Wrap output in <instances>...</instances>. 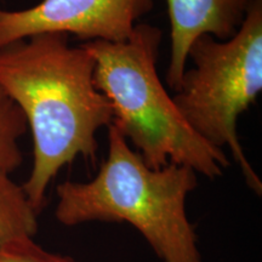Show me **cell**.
I'll return each mask as SVG.
<instances>
[{
  "label": "cell",
  "instance_id": "cell-1",
  "mask_svg": "<svg viewBox=\"0 0 262 262\" xmlns=\"http://www.w3.org/2000/svg\"><path fill=\"white\" fill-rule=\"evenodd\" d=\"M94 72V57L61 33L0 49V86L32 131L33 165L22 188L38 214L61 169L78 157L95 162L96 134L113 123L112 107L96 88Z\"/></svg>",
  "mask_w": 262,
  "mask_h": 262
},
{
  "label": "cell",
  "instance_id": "cell-2",
  "mask_svg": "<svg viewBox=\"0 0 262 262\" xmlns=\"http://www.w3.org/2000/svg\"><path fill=\"white\" fill-rule=\"evenodd\" d=\"M198 187V173L186 165H147L113 124L108 153L89 181L56 187L55 217L66 227L89 222L133 226L162 262H203L198 235L186 202Z\"/></svg>",
  "mask_w": 262,
  "mask_h": 262
},
{
  "label": "cell",
  "instance_id": "cell-3",
  "mask_svg": "<svg viewBox=\"0 0 262 262\" xmlns=\"http://www.w3.org/2000/svg\"><path fill=\"white\" fill-rule=\"evenodd\" d=\"M162 39V29L137 24L125 41L80 45L94 57L95 84L110 101L112 124L147 165H186L215 180L224 175L229 159L188 126L160 80L157 62Z\"/></svg>",
  "mask_w": 262,
  "mask_h": 262
},
{
  "label": "cell",
  "instance_id": "cell-4",
  "mask_svg": "<svg viewBox=\"0 0 262 262\" xmlns=\"http://www.w3.org/2000/svg\"><path fill=\"white\" fill-rule=\"evenodd\" d=\"M172 100L185 122L216 148L228 147L248 187L260 196L262 181L238 137V118L262 90V0H254L234 37L196 38Z\"/></svg>",
  "mask_w": 262,
  "mask_h": 262
},
{
  "label": "cell",
  "instance_id": "cell-5",
  "mask_svg": "<svg viewBox=\"0 0 262 262\" xmlns=\"http://www.w3.org/2000/svg\"><path fill=\"white\" fill-rule=\"evenodd\" d=\"M155 0H41L25 10L0 9V49L44 33L85 41H125Z\"/></svg>",
  "mask_w": 262,
  "mask_h": 262
},
{
  "label": "cell",
  "instance_id": "cell-6",
  "mask_svg": "<svg viewBox=\"0 0 262 262\" xmlns=\"http://www.w3.org/2000/svg\"><path fill=\"white\" fill-rule=\"evenodd\" d=\"M254 0H166L170 21V57L166 84L175 91L187 68L188 51L202 35L219 40L234 37Z\"/></svg>",
  "mask_w": 262,
  "mask_h": 262
},
{
  "label": "cell",
  "instance_id": "cell-7",
  "mask_svg": "<svg viewBox=\"0 0 262 262\" xmlns=\"http://www.w3.org/2000/svg\"><path fill=\"white\" fill-rule=\"evenodd\" d=\"M38 212L11 175L0 173V249L12 242L34 238Z\"/></svg>",
  "mask_w": 262,
  "mask_h": 262
},
{
  "label": "cell",
  "instance_id": "cell-8",
  "mask_svg": "<svg viewBox=\"0 0 262 262\" xmlns=\"http://www.w3.org/2000/svg\"><path fill=\"white\" fill-rule=\"evenodd\" d=\"M27 130L22 111L0 86V173L11 175L24 162L18 141Z\"/></svg>",
  "mask_w": 262,
  "mask_h": 262
},
{
  "label": "cell",
  "instance_id": "cell-9",
  "mask_svg": "<svg viewBox=\"0 0 262 262\" xmlns=\"http://www.w3.org/2000/svg\"><path fill=\"white\" fill-rule=\"evenodd\" d=\"M0 262H80L74 257L48 250L34 238L12 242L0 249Z\"/></svg>",
  "mask_w": 262,
  "mask_h": 262
}]
</instances>
